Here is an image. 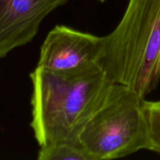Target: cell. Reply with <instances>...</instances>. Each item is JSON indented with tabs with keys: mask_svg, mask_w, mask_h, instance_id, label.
Segmentation results:
<instances>
[{
	"mask_svg": "<svg viewBox=\"0 0 160 160\" xmlns=\"http://www.w3.org/2000/svg\"><path fill=\"white\" fill-rule=\"evenodd\" d=\"M145 98L114 83L102 106L87 123L79 142L93 160L115 159L148 150Z\"/></svg>",
	"mask_w": 160,
	"mask_h": 160,
	"instance_id": "cell-3",
	"label": "cell"
},
{
	"mask_svg": "<svg viewBox=\"0 0 160 160\" xmlns=\"http://www.w3.org/2000/svg\"><path fill=\"white\" fill-rule=\"evenodd\" d=\"M103 48V36L56 25L41 46L36 67L52 71H69L99 65Z\"/></svg>",
	"mask_w": 160,
	"mask_h": 160,
	"instance_id": "cell-4",
	"label": "cell"
},
{
	"mask_svg": "<svg viewBox=\"0 0 160 160\" xmlns=\"http://www.w3.org/2000/svg\"><path fill=\"white\" fill-rule=\"evenodd\" d=\"M69 0H0V60L26 45L43 20Z\"/></svg>",
	"mask_w": 160,
	"mask_h": 160,
	"instance_id": "cell-5",
	"label": "cell"
},
{
	"mask_svg": "<svg viewBox=\"0 0 160 160\" xmlns=\"http://www.w3.org/2000/svg\"><path fill=\"white\" fill-rule=\"evenodd\" d=\"M31 126L39 146L79 142L84 127L106 101L112 82L98 64L69 71L36 67Z\"/></svg>",
	"mask_w": 160,
	"mask_h": 160,
	"instance_id": "cell-1",
	"label": "cell"
},
{
	"mask_svg": "<svg viewBox=\"0 0 160 160\" xmlns=\"http://www.w3.org/2000/svg\"><path fill=\"white\" fill-rule=\"evenodd\" d=\"M98 1L101 2H106V0H98Z\"/></svg>",
	"mask_w": 160,
	"mask_h": 160,
	"instance_id": "cell-8",
	"label": "cell"
},
{
	"mask_svg": "<svg viewBox=\"0 0 160 160\" xmlns=\"http://www.w3.org/2000/svg\"><path fill=\"white\" fill-rule=\"evenodd\" d=\"M104 38L99 66L114 83L145 97L160 82V0H129L115 29Z\"/></svg>",
	"mask_w": 160,
	"mask_h": 160,
	"instance_id": "cell-2",
	"label": "cell"
},
{
	"mask_svg": "<svg viewBox=\"0 0 160 160\" xmlns=\"http://www.w3.org/2000/svg\"><path fill=\"white\" fill-rule=\"evenodd\" d=\"M37 159L38 160H93L80 142H61L41 146Z\"/></svg>",
	"mask_w": 160,
	"mask_h": 160,
	"instance_id": "cell-6",
	"label": "cell"
},
{
	"mask_svg": "<svg viewBox=\"0 0 160 160\" xmlns=\"http://www.w3.org/2000/svg\"><path fill=\"white\" fill-rule=\"evenodd\" d=\"M144 111L148 128L150 151L160 154V99L145 100Z\"/></svg>",
	"mask_w": 160,
	"mask_h": 160,
	"instance_id": "cell-7",
	"label": "cell"
}]
</instances>
